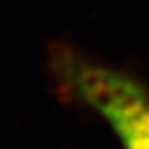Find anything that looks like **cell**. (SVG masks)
<instances>
[{
	"label": "cell",
	"mask_w": 149,
	"mask_h": 149,
	"mask_svg": "<svg viewBox=\"0 0 149 149\" xmlns=\"http://www.w3.org/2000/svg\"><path fill=\"white\" fill-rule=\"evenodd\" d=\"M49 64L62 93L97 112L122 149H149V87L143 81L68 45L52 49Z\"/></svg>",
	"instance_id": "1"
}]
</instances>
